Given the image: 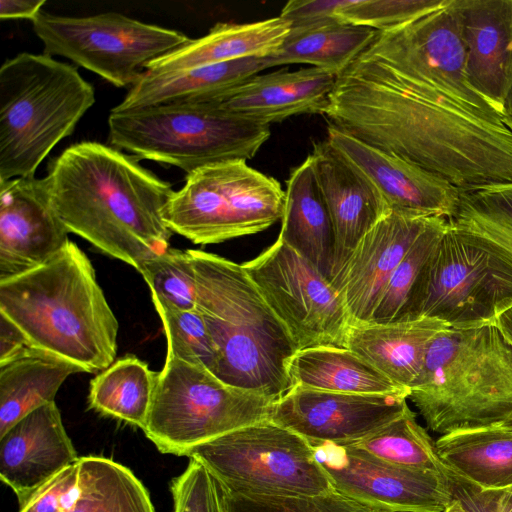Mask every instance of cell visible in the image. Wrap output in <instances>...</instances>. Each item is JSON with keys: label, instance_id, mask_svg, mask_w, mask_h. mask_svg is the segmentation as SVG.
I'll return each mask as SVG.
<instances>
[{"label": "cell", "instance_id": "6da1fadb", "mask_svg": "<svg viewBox=\"0 0 512 512\" xmlns=\"http://www.w3.org/2000/svg\"><path fill=\"white\" fill-rule=\"evenodd\" d=\"M322 115L461 192L512 183V133L503 123L364 53L338 76Z\"/></svg>", "mask_w": 512, "mask_h": 512}, {"label": "cell", "instance_id": "7a4b0ae2", "mask_svg": "<svg viewBox=\"0 0 512 512\" xmlns=\"http://www.w3.org/2000/svg\"><path fill=\"white\" fill-rule=\"evenodd\" d=\"M53 209L69 232L137 271L164 252L172 231L163 209L170 183L136 158L94 141L66 148L45 176Z\"/></svg>", "mask_w": 512, "mask_h": 512}, {"label": "cell", "instance_id": "3957f363", "mask_svg": "<svg viewBox=\"0 0 512 512\" xmlns=\"http://www.w3.org/2000/svg\"><path fill=\"white\" fill-rule=\"evenodd\" d=\"M0 314L32 347L66 359L86 373L109 367L119 323L94 267L71 240L50 260L0 280Z\"/></svg>", "mask_w": 512, "mask_h": 512}, {"label": "cell", "instance_id": "277c9868", "mask_svg": "<svg viewBox=\"0 0 512 512\" xmlns=\"http://www.w3.org/2000/svg\"><path fill=\"white\" fill-rule=\"evenodd\" d=\"M187 250L196 274V309L218 353L214 375L275 402L292 388L289 365L297 349L290 333L242 264Z\"/></svg>", "mask_w": 512, "mask_h": 512}, {"label": "cell", "instance_id": "5b68a950", "mask_svg": "<svg viewBox=\"0 0 512 512\" xmlns=\"http://www.w3.org/2000/svg\"><path fill=\"white\" fill-rule=\"evenodd\" d=\"M408 399L441 435L512 427V344L496 324L441 331Z\"/></svg>", "mask_w": 512, "mask_h": 512}, {"label": "cell", "instance_id": "8992f818", "mask_svg": "<svg viewBox=\"0 0 512 512\" xmlns=\"http://www.w3.org/2000/svg\"><path fill=\"white\" fill-rule=\"evenodd\" d=\"M95 103L75 66L22 52L0 68V181L31 177Z\"/></svg>", "mask_w": 512, "mask_h": 512}, {"label": "cell", "instance_id": "52a82bcc", "mask_svg": "<svg viewBox=\"0 0 512 512\" xmlns=\"http://www.w3.org/2000/svg\"><path fill=\"white\" fill-rule=\"evenodd\" d=\"M108 127L109 141L117 148L187 174L218 162L251 159L271 134L270 125L225 110L217 102L112 109Z\"/></svg>", "mask_w": 512, "mask_h": 512}, {"label": "cell", "instance_id": "ba28073f", "mask_svg": "<svg viewBox=\"0 0 512 512\" xmlns=\"http://www.w3.org/2000/svg\"><path fill=\"white\" fill-rule=\"evenodd\" d=\"M512 308V253L449 222L425 263L402 322L434 318L452 329L495 324Z\"/></svg>", "mask_w": 512, "mask_h": 512}, {"label": "cell", "instance_id": "9c48e42d", "mask_svg": "<svg viewBox=\"0 0 512 512\" xmlns=\"http://www.w3.org/2000/svg\"><path fill=\"white\" fill-rule=\"evenodd\" d=\"M273 403L166 354L142 430L161 453L187 456L199 445L268 419Z\"/></svg>", "mask_w": 512, "mask_h": 512}, {"label": "cell", "instance_id": "30bf717a", "mask_svg": "<svg viewBox=\"0 0 512 512\" xmlns=\"http://www.w3.org/2000/svg\"><path fill=\"white\" fill-rule=\"evenodd\" d=\"M284 203L278 180L236 159L187 174L162 215L172 232L195 244H217L266 230L282 219Z\"/></svg>", "mask_w": 512, "mask_h": 512}, {"label": "cell", "instance_id": "8fae6325", "mask_svg": "<svg viewBox=\"0 0 512 512\" xmlns=\"http://www.w3.org/2000/svg\"><path fill=\"white\" fill-rule=\"evenodd\" d=\"M187 457L238 494L317 496L335 491L315 449L269 418L199 445Z\"/></svg>", "mask_w": 512, "mask_h": 512}, {"label": "cell", "instance_id": "7c38bea8", "mask_svg": "<svg viewBox=\"0 0 512 512\" xmlns=\"http://www.w3.org/2000/svg\"><path fill=\"white\" fill-rule=\"evenodd\" d=\"M31 22L44 54L63 56L117 87L132 86L149 64L190 41L116 12L75 17L41 10Z\"/></svg>", "mask_w": 512, "mask_h": 512}, {"label": "cell", "instance_id": "4fadbf2b", "mask_svg": "<svg viewBox=\"0 0 512 512\" xmlns=\"http://www.w3.org/2000/svg\"><path fill=\"white\" fill-rule=\"evenodd\" d=\"M242 266L297 351L346 346L351 323L340 292L280 237Z\"/></svg>", "mask_w": 512, "mask_h": 512}, {"label": "cell", "instance_id": "5bb4252c", "mask_svg": "<svg viewBox=\"0 0 512 512\" xmlns=\"http://www.w3.org/2000/svg\"><path fill=\"white\" fill-rule=\"evenodd\" d=\"M451 3L449 0L410 22L378 32L363 53L432 87L471 113L502 123L468 83L466 47Z\"/></svg>", "mask_w": 512, "mask_h": 512}, {"label": "cell", "instance_id": "9a60e30c", "mask_svg": "<svg viewBox=\"0 0 512 512\" xmlns=\"http://www.w3.org/2000/svg\"><path fill=\"white\" fill-rule=\"evenodd\" d=\"M313 448L333 489L368 507L384 512H443L453 498L443 471L397 466L352 446Z\"/></svg>", "mask_w": 512, "mask_h": 512}, {"label": "cell", "instance_id": "2e32d148", "mask_svg": "<svg viewBox=\"0 0 512 512\" xmlns=\"http://www.w3.org/2000/svg\"><path fill=\"white\" fill-rule=\"evenodd\" d=\"M407 399L296 385L272 404L269 419L300 435L312 447L348 446L401 416L409 409Z\"/></svg>", "mask_w": 512, "mask_h": 512}, {"label": "cell", "instance_id": "e0dca14e", "mask_svg": "<svg viewBox=\"0 0 512 512\" xmlns=\"http://www.w3.org/2000/svg\"><path fill=\"white\" fill-rule=\"evenodd\" d=\"M46 178L0 181V280L44 264L68 243Z\"/></svg>", "mask_w": 512, "mask_h": 512}, {"label": "cell", "instance_id": "ac0fdd59", "mask_svg": "<svg viewBox=\"0 0 512 512\" xmlns=\"http://www.w3.org/2000/svg\"><path fill=\"white\" fill-rule=\"evenodd\" d=\"M309 155L333 223L336 286L359 242L390 208L365 173L327 139L314 143Z\"/></svg>", "mask_w": 512, "mask_h": 512}, {"label": "cell", "instance_id": "d6986e66", "mask_svg": "<svg viewBox=\"0 0 512 512\" xmlns=\"http://www.w3.org/2000/svg\"><path fill=\"white\" fill-rule=\"evenodd\" d=\"M471 88L501 117L512 108V0H452Z\"/></svg>", "mask_w": 512, "mask_h": 512}, {"label": "cell", "instance_id": "ffe728a7", "mask_svg": "<svg viewBox=\"0 0 512 512\" xmlns=\"http://www.w3.org/2000/svg\"><path fill=\"white\" fill-rule=\"evenodd\" d=\"M373 182L390 210L449 218L461 191L449 181L328 124L327 138Z\"/></svg>", "mask_w": 512, "mask_h": 512}, {"label": "cell", "instance_id": "44dd1931", "mask_svg": "<svg viewBox=\"0 0 512 512\" xmlns=\"http://www.w3.org/2000/svg\"><path fill=\"white\" fill-rule=\"evenodd\" d=\"M429 218L390 210L359 242L335 286L351 325L370 322L392 274Z\"/></svg>", "mask_w": 512, "mask_h": 512}, {"label": "cell", "instance_id": "7402d4cb", "mask_svg": "<svg viewBox=\"0 0 512 512\" xmlns=\"http://www.w3.org/2000/svg\"><path fill=\"white\" fill-rule=\"evenodd\" d=\"M78 459L56 402L32 411L0 437V477L19 506Z\"/></svg>", "mask_w": 512, "mask_h": 512}, {"label": "cell", "instance_id": "603a6c76", "mask_svg": "<svg viewBox=\"0 0 512 512\" xmlns=\"http://www.w3.org/2000/svg\"><path fill=\"white\" fill-rule=\"evenodd\" d=\"M337 78L338 75L317 67L257 74L213 102L232 113L270 125L294 115L322 114Z\"/></svg>", "mask_w": 512, "mask_h": 512}, {"label": "cell", "instance_id": "cb8c5ba5", "mask_svg": "<svg viewBox=\"0 0 512 512\" xmlns=\"http://www.w3.org/2000/svg\"><path fill=\"white\" fill-rule=\"evenodd\" d=\"M265 69L264 57H250L177 72L145 71L113 109L213 102Z\"/></svg>", "mask_w": 512, "mask_h": 512}, {"label": "cell", "instance_id": "d4e9b609", "mask_svg": "<svg viewBox=\"0 0 512 512\" xmlns=\"http://www.w3.org/2000/svg\"><path fill=\"white\" fill-rule=\"evenodd\" d=\"M286 184L279 237L332 283L333 223L310 155L291 171Z\"/></svg>", "mask_w": 512, "mask_h": 512}, {"label": "cell", "instance_id": "484cf974", "mask_svg": "<svg viewBox=\"0 0 512 512\" xmlns=\"http://www.w3.org/2000/svg\"><path fill=\"white\" fill-rule=\"evenodd\" d=\"M448 328L446 323L434 318L390 324H355L348 330L345 347L410 394L431 341Z\"/></svg>", "mask_w": 512, "mask_h": 512}, {"label": "cell", "instance_id": "4316f807", "mask_svg": "<svg viewBox=\"0 0 512 512\" xmlns=\"http://www.w3.org/2000/svg\"><path fill=\"white\" fill-rule=\"evenodd\" d=\"M291 29L281 16L250 23H217L209 32L158 58L151 72H177L202 65L250 57H265L277 50Z\"/></svg>", "mask_w": 512, "mask_h": 512}, {"label": "cell", "instance_id": "83f0119b", "mask_svg": "<svg viewBox=\"0 0 512 512\" xmlns=\"http://www.w3.org/2000/svg\"><path fill=\"white\" fill-rule=\"evenodd\" d=\"M82 372L80 366L32 346L1 363L0 437L32 411L55 402L65 380Z\"/></svg>", "mask_w": 512, "mask_h": 512}, {"label": "cell", "instance_id": "f1b7e54d", "mask_svg": "<svg viewBox=\"0 0 512 512\" xmlns=\"http://www.w3.org/2000/svg\"><path fill=\"white\" fill-rule=\"evenodd\" d=\"M377 34L372 28L339 19L291 26L282 45L264 58L267 68L309 64L339 76L370 46Z\"/></svg>", "mask_w": 512, "mask_h": 512}, {"label": "cell", "instance_id": "f546056e", "mask_svg": "<svg viewBox=\"0 0 512 512\" xmlns=\"http://www.w3.org/2000/svg\"><path fill=\"white\" fill-rule=\"evenodd\" d=\"M292 387L357 393L400 395L402 389L372 364L346 347L319 346L297 351L289 365Z\"/></svg>", "mask_w": 512, "mask_h": 512}, {"label": "cell", "instance_id": "4dcf8cb0", "mask_svg": "<svg viewBox=\"0 0 512 512\" xmlns=\"http://www.w3.org/2000/svg\"><path fill=\"white\" fill-rule=\"evenodd\" d=\"M441 462L482 489L512 486V427L460 430L435 442Z\"/></svg>", "mask_w": 512, "mask_h": 512}, {"label": "cell", "instance_id": "1f68e13d", "mask_svg": "<svg viewBox=\"0 0 512 512\" xmlns=\"http://www.w3.org/2000/svg\"><path fill=\"white\" fill-rule=\"evenodd\" d=\"M156 373L135 356H125L90 382L89 405L97 412L143 429L149 414Z\"/></svg>", "mask_w": 512, "mask_h": 512}, {"label": "cell", "instance_id": "d6a6232c", "mask_svg": "<svg viewBox=\"0 0 512 512\" xmlns=\"http://www.w3.org/2000/svg\"><path fill=\"white\" fill-rule=\"evenodd\" d=\"M78 480L80 495L71 512H155L141 481L112 459L79 457Z\"/></svg>", "mask_w": 512, "mask_h": 512}, {"label": "cell", "instance_id": "836d02e7", "mask_svg": "<svg viewBox=\"0 0 512 512\" xmlns=\"http://www.w3.org/2000/svg\"><path fill=\"white\" fill-rule=\"evenodd\" d=\"M348 446L397 466L442 472L443 463L435 442L418 424L410 408L383 428Z\"/></svg>", "mask_w": 512, "mask_h": 512}, {"label": "cell", "instance_id": "e575fe53", "mask_svg": "<svg viewBox=\"0 0 512 512\" xmlns=\"http://www.w3.org/2000/svg\"><path fill=\"white\" fill-rule=\"evenodd\" d=\"M448 222L512 253V183L461 192Z\"/></svg>", "mask_w": 512, "mask_h": 512}, {"label": "cell", "instance_id": "d590c367", "mask_svg": "<svg viewBox=\"0 0 512 512\" xmlns=\"http://www.w3.org/2000/svg\"><path fill=\"white\" fill-rule=\"evenodd\" d=\"M448 219L430 217L394 273L392 274L369 323L402 322L418 277L435 246L444 234Z\"/></svg>", "mask_w": 512, "mask_h": 512}, {"label": "cell", "instance_id": "8d00e7d4", "mask_svg": "<svg viewBox=\"0 0 512 512\" xmlns=\"http://www.w3.org/2000/svg\"><path fill=\"white\" fill-rule=\"evenodd\" d=\"M139 273L150 289L155 307L185 311L196 308V274L188 250L169 247L145 261Z\"/></svg>", "mask_w": 512, "mask_h": 512}, {"label": "cell", "instance_id": "74e56055", "mask_svg": "<svg viewBox=\"0 0 512 512\" xmlns=\"http://www.w3.org/2000/svg\"><path fill=\"white\" fill-rule=\"evenodd\" d=\"M166 336V354L201 366L214 374L218 353L207 326L197 311L155 307Z\"/></svg>", "mask_w": 512, "mask_h": 512}, {"label": "cell", "instance_id": "f35d334b", "mask_svg": "<svg viewBox=\"0 0 512 512\" xmlns=\"http://www.w3.org/2000/svg\"><path fill=\"white\" fill-rule=\"evenodd\" d=\"M449 0H342L335 17L343 22L389 30L434 11Z\"/></svg>", "mask_w": 512, "mask_h": 512}, {"label": "cell", "instance_id": "ab89813d", "mask_svg": "<svg viewBox=\"0 0 512 512\" xmlns=\"http://www.w3.org/2000/svg\"><path fill=\"white\" fill-rule=\"evenodd\" d=\"M226 491L228 512H384L336 491L317 496L245 495L227 488Z\"/></svg>", "mask_w": 512, "mask_h": 512}, {"label": "cell", "instance_id": "60d3db41", "mask_svg": "<svg viewBox=\"0 0 512 512\" xmlns=\"http://www.w3.org/2000/svg\"><path fill=\"white\" fill-rule=\"evenodd\" d=\"M171 512H228L225 486L203 464L189 459L170 483Z\"/></svg>", "mask_w": 512, "mask_h": 512}, {"label": "cell", "instance_id": "b9f144b4", "mask_svg": "<svg viewBox=\"0 0 512 512\" xmlns=\"http://www.w3.org/2000/svg\"><path fill=\"white\" fill-rule=\"evenodd\" d=\"M78 479V461L60 471L20 506L19 512H61L64 492Z\"/></svg>", "mask_w": 512, "mask_h": 512}, {"label": "cell", "instance_id": "7bdbcfd3", "mask_svg": "<svg viewBox=\"0 0 512 512\" xmlns=\"http://www.w3.org/2000/svg\"><path fill=\"white\" fill-rule=\"evenodd\" d=\"M342 0H291L287 2L279 16L290 22L291 26L337 19L335 11Z\"/></svg>", "mask_w": 512, "mask_h": 512}, {"label": "cell", "instance_id": "ee69618b", "mask_svg": "<svg viewBox=\"0 0 512 512\" xmlns=\"http://www.w3.org/2000/svg\"><path fill=\"white\" fill-rule=\"evenodd\" d=\"M452 496L457 498L468 512H495L481 496L478 487L460 477L443 464L442 469Z\"/></svg>", "mask_w": 512, "mask_h": 512}, {"label": "cell", "instance_id": "f6af8a7d", "mask_svg": "<svg viewBox=\"0 0 512 512\" xmlns=\"http://www.w3.org/2000/svg\"><path fill=\"white\" fill-rule=\"evenodd\" d=\"M30 346L23 332L0 314V364L9 361Z\"/></svg>", "mask_w": 512, "mask_h": 512}, {"label": "cell", "instance_id": "bcb514c9", "mask_svg": "<svg viewBox=\"0 0 512 512\" xmlns=\"http://www.w3.org/2000/svg\"><path fill=\"white\" fill-rule=\"evenodd\" d=\"M45 0H1V19H29L32 21L42 10Z\"/></svg>", "mask_w": 512, "mask_h": 512}, {"label": "cell", "instance_id": "7dc6e473", "mask_svg": "<svg viewBox=\"0 0 512 512\" xmlns=\"http://www.w3.org/2000/svg\"><path fill=\"white\" fill-rule=\"evenodd\" d=\"M477 487L483 499L495 512H512V486L500 490Z\"/></svg>", "mask_w": 512, "mask_h": 512}, {"label": "cell", "instance_id": "c3c4849f", "mask_svg": "<svg viewBox=\"0 0 512 512\" xmlns=\"http://www.w3.org/2000/svg\"><path fill=\"white\" fill-rule=\"evenodd\" d=\"M495 324L512 344V308L501 314Z\"/></svg>", "mask_w": 512, "mask_h": 512}, {"label": "cell", "instance_id": "681fc988", "mask_svg": "<svg viewBox=\"0 0 512 512\" xmlns=\"http://www.w3.org/2000/svg\"><path fill=\"white\" fill-rule=\"evenodd\" d=\"M443 512H468L462 503L455 497L452 498Z\"/></svg>", "mask_w": 512, "mask_h": 512}, {"label": "cell", "instance_id": "f907efd6", "mask_svg": "<svg viewBox=\"0 0 512 512\" xmlns=\"http://www.w3.org/2000/svg\"><path fill=\"white\" fill-rule=\"evenodd\" d=\"M502 123L511 131L512 133V108L508 115L502 118Z\"/></svg>", "mask_w": 512, "mask_h": 512}]
</instances>
